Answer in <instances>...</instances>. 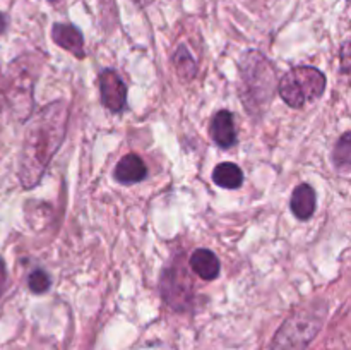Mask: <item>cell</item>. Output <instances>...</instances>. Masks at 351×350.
Instances as JSON below:
<instances>
[{
	"mask_svg": "<svg viewBox=\"0 0 351 350\" xmlns=\"http://www.w3.org/2000/svg\"><path fill=\"white\" fill-rule=\"evenodd\" d=\"M147 177V167L137 154H125L115 167V178L122 184H137Z\"/></svg>",
	"mask_w": 351,
	"mask_h": 350,
	"instance_id": "obj_9",
	"label": "cell"
},
{
	"mask_svg": "<svg viewBox=\"0 0 351 350\" xmlns=\"http://www.w3.org/2000/svg\"><path fill=\"white\" fill-rule=\"evenodd\" d=\"M27 285H29V290L33 294H45V292L50 290V277H48L47 271L34 270L31 271L29 278H27Z\"/></svg>",
	"mask_w": 351,
	"mask_h": 350,
	"instance_id": "obj_15",
	"label": "cell"
},
{
	"mask_svg": "<svg viewBox=\"0 0 351 350\" xmlns=\"http://www.w3.org/2000/svg\"><path fill=\"white\" fill-rule=\"evenodd\" d=\"M161 292L168 304L177 311H185L192 301V281L189 277L178 273L177 268L165 270L161 278Z\"/></svg>",
	"mask_w": 351,
	"mask_h": 350,
	"instance_id": "obj_5",
	"label": "cell"
},
{
	"mask_svg": "<svg viewBox=\"0 0 351 350\" xmlns=\"http://www.w3.org/2000/svg\"><path fill=\"white\" fill-rule=\"evenodd\" d=\"M50 2L51 3H58V2H60V0H50Z\"/></svg>",
	"mask_w": 351,
	"mask_h": 350,
	"instance_id": "obj_19",
	"label": "cell"
},
{
	"mask_svg": "<svg viewBox=\"0 0 351 350\" xmlns=\"http://www.w3.org/2000/svg\"><path fill=\"white\" fill-rule=\"evenodd\" d=\"M326 318V307H308L298 311L281 326L271 350H305L321 329Z\"/></svg>",
	"mask_w": 351,
	"mask_h": 350,
	"instance_id": "obj_4",
	"label": "cell"
},
{
	"mask_svg": "<svg viewBox=\"0 0 351 350\" xmlns=\"http://www.w3.org/2000/svg\"><path fill=\"white\" fill-rule=\"evenodd\" d=\"M315 191L311 184H300L291 194V211L298 220H308L315 213Z\"/></svg>",
	"mask_w": 351,
	"mask_h": 350,
	"instance_id": "obj_11",
	"label": "cell"
},
{
	"mask_svg": "<svg viewBox=\"0 0 351 350\" xmlns=\"http://www.w3.org/2000/svg\"><path fill=\"white\" fill-rule=\"evenodd\" d=\"M213 182L223 189H239L243 184V172L239 165L225 161L213 170Z\"/></svg>",
	"mask_w": 351,
	"mask_h": 350,
	"instance_id": "obj_12",
	"label": "cell"
},
{
	"mask_svg": "<svg viewBox=\"0 0 351 350\" xmlns=\"http://www.w3.org/2000/svg\"><path fill=\"white\" fill-rule=\"evenodd\" d=\"M209 134H211L213 141L219 148H232L237 143V129L233 113L228 112V110H219L213 117L211 126H209Z\"/></svg>",
	"mask_w": 351,
	"mask_h": 350,
	"instance_id": "obj_7",
	"label": "cell"
},
{
	"mask_svg": "<svg viewBox=\"0 0 351 350\" xmlns=\"http://www.w3.org/2000/svg\"><path fill=\"white\" fill-rule=\"evenodd\" d=\"M69 122V106L53 102L36 113L26 130L19 161V180L26 189L40 184L48 163L60 148Z\"/></svg>",
	"mask_w": 351,
	"mask_h": 350,
	"instance_id": "obj_1",
	"label": "cell"
},
{
	"mask_svg": "<svg viewBox=\"0 0 351 350\" xmlns=\"http://www.w3.org/2000/svg\"><path fill=\"white\" fill-rule=\"evenodd\" d=\"M332 160L338 168H348L351 160V134L345 132L336 143L332 151Z\"/></svg>",
	"mask_w": 351,
	"mask_h": 350,
	"instance_id": "obj_14",
	"label": "cell"
},
{
	"mask_svg": "<svg viewBox=\"0 0 351 350\" xmlns=\"http://www.w3.org/2000/svg\"><path fill=\"white\" fill-rule=\"evenodd\" d=\"M343 71L345 72H348V41H346L345 43V47H343Z\"/></svg>",
	"mask_w": 351,
	"mask_h": 350,
	"instance_id": "obj_17",
	"label": "cell"
},
{
	"mask_svg": "<svg viewBox=\"0 0 351 350\" xmlns=\"http://www.w3.org/2000/svg\"><path fill=\"white\" fill-rule=\"evenodd\" d=\"M7 287V270H5V263L3 259H0V295L3 294Z\"/></svg>",
	"mask_w": 351,
	"mask_h": 350,
	"instance_id": "obj_16",
	"label": "cell"
},
{
	"mask_svg": "<svg viewBox=\"0 0 351 350\" xmlns=\"http://www.w3.org/2000/svg\"><path fill=\"white\" fill-rule=\"evenodd\" d=\"M324 89L326 75L311 65L290 69L278 82V93L291 108H302L307 102L321 98Z\"/></svg>",
	"mask_w": 351,
	"mask_h": 350,
	"instance_id": "obj_3",
	"label": "cell"
},
{
	"mask_svg": "<svg viewBox=\"0 0 351 350\" xmlns=\"http://www.w3.org/2000/svg\"><path fill=\"white\" fill-rule=\"evenodd\" d=\"M51 38H53V41L58 47L65 48V50L71 51L75 57H84V38H82L81 31L75 26H72V24H53V27H51Z\"/></svg>",
	"mask_w": 351,
	"mask_h": 350,
	"instance_id": "obj_8",
	"label": "cell"
},
{
	"mask_svg": "<svg viewBox=\"0 0 351 350\" xmlns=\"http://www.w3.org/2000/svg\"><path fill=\"white\" fill-rule=\"evenodd\" d=\"M242 93L240 96L249 108L264 106L273 100L276 88V72L273 64L259 51L250 50L242 60Z\"/></svg>",
	"mask_w": 351,
	"mask_h": 350,
	"instance_id": "obj_2",
	"label": "cell"
},
{
	"mask_svg": "<svg viewBox=\"0 0 351 350\" xmlns=\"http://www.w3.org/2000/svg\"><path fill=\"white\" fill-rule=\"evenodd\" d=\"M173 64L175 69H177V74L180 75L184 81H191V79L197 74V65H195L194 57H192L191 51H189L184 45H180V47L177 48V51H175Z\"/></svg>",
	"mask_w": 351,
	"mask_h": 350,
	"instance_id": "obj_13",
	"label": "cell"
},
{
	"mask_svg": "<svg viewBox=\"0 0 351 350\" xmlns=\"http://www.w3.org/2000/svg\"><path fill=\"white\" fill-rule=\"evenodd\" d=\"M99 91L101 103L112 112H120L127 103V86L119 74L112 69H106L99 75Z\"/></svg>",
	"mask_w": 351,
	"mask_h": 350,
	"instance_id": "obj_6",
	"label": "cell"
},
{
	"mask_svg": "<svg viewBox=\"0 0 351 350\" xmlns=\"http://www.w3.org/2000/svg\"><path fill=\"white\" fill-rule=\"evenodd\" d=\"M191 268L197 277L202 278V280L211 281L215 280V278H218L221 264H219L218 256H216L213 250L197 249L194 250V254L191 256Z\"/></svg>",
	"mask_w": 351,
	"mask_h": 350,
	"instance_id": "obj_10",
	"label": "cell"
},
{
	"mask_svg": "<svg viewBox=\"0 0 351 350\" xmlns=\"http://www.w3.org/2000/svg\"><path fill=\"white\" fill-rule=\"evenodd\" d=\"M5 30H7V17L5 14L0 12V34H2Z\"/></svg>",
	"mask_w": 351,
	"mask_h": 350,
	"instance_id": "obj_18",
	"label": "cell"
}]
</instances>
